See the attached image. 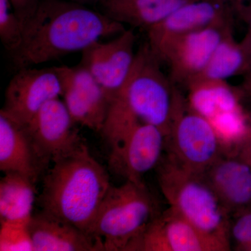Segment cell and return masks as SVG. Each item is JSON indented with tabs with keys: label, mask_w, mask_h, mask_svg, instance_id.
Segmentation results:
<instances>
[{
	"label": "cell",
	"mask_w": 251,
	"mask_h": 251,
	"mask_svg": "<svg viewBox=\"0 0 251 251\" xmlns=\"http://www.w3.org/2000/svg\"><path fill=\"white\" fill-rule=\"evenodd\" d=\"M125 30L121 23L78 3L41 1L21 44L11 52L13 62L19 69L31 68L82 52L101 38Z\"/></svg>",
	"instance_id": "cell-1"
},
{
	"label": "cell",
	"mask_w": 251,
	"mask_h": 251,
	"mask_svg": "<svg viewBox=\"0 0 251 251\" xmlns=\"http://www.w3.org/2000/svg\"><path fill=\"white\" fill-rule=\"evenodd\" d=\"M110 186L108 173L83 143L52 163L44 176L38 203L41 211L88 235Z\"/></svg>",
	"instance_id": "cell-2"
},
{
	"label": "cell",
	"mask_w": 251,
	"mask_h": 251,
	"mask_svg": "<svg viewBox=\"0 0 251 251\" xmlns=\"http://www.w3.org/2000/svg\"><path fill=\"white\" fill-rule=\"evenodd\" d=\"M148 45L136 52L125 85L110 103L102 135L110 146L138 124L158 127L166 135L171 128L174 84L162 72Z\"/></svg>",
	"instance_id": "cell-3"
},
{
	"label": "cell",
	"mask_w": 251,
	"mask_h": 251,
	"mask_svg": "<svg viewBox=\"0 0 251 251\" xmlns=\"http://www.w3.org/2000/svg\"><path fill=\"white\" fill-rule=\"evenodd\" d=\"M156 168L159 187L170 207L230 251L232 216L204 174L184 168L167 154Z\"/></svg>",
	"instance_id": "cell-4"
},
{
	"label": "cell",
	"mask_w": 251,
	"mask_h": 251,
	"mask_svg": "<svg viewBox=\"0 0 251 251\" xmlns=\"http://www.w3.org/2000/svg\"><path fill=\"white\" fill-rule=\"evenodd\" d=\"M145 183L110 186L89 229L99 251H126L158 214Z\"/></svg>",
	"instance_id": "cell-5"
},
{
	"label": "cell",
	"mask_w": 251,
	"mask_h": 251,
	"mask_svg": "<svg viewBox=\"0 0 251 251\" xmlns=\"http://www.w3.org/2000/svg\"><path fill=\"white\" fill-rule=\"evenodd\" d=\"M165 151L181 166L200 173H204L224 153L210 122L190 108L175 85Z\"/></svg>",
	"instance_id": "cell-6"
},
{
	"label": "cell",
	"mask_w": 251,
	"mask_h": 251,
	"mask_svg": "<svg viewBox=\"0 0 251 251\" xmlns=\"http://www.w3.org/2000/svg\"><path fill=\"white\" fill-rule=\"evenodd\" d=\"M190 108L210 122L219 137L223 153L237 155L250 130L240 103V89L224 80H193L186 86Z\"/></svg>",
	"instance_id": "cell-7"
},
{
	"label": "cell",
	"mask_w": 251,
	"mask_h": 251,
	"mask_svg": "<svg viewBox=\"0 0 251 251\" xmlns=\"http://www.w3.org/2000/svg\"><path fill=\"white\" fill-rule=\"evenodd\" d=\"M171 207L160 212L126 251H228Z\"/></svg>",
	"instance_id": "cell-8"
},
{
	"label": "cell",
	"mask_w": 251,
	"mask_h": 251,
	"mask_svg": "<svg viewBox=\"0 0 251 251\" xmlns=\"http://www.w3.org/2000/svg\"><path fill=\"white\" fill-rule=\"evenodd\" d=\"M75 125L65 103L58 97L47 102L25 126L36 154L45 168L83 143Z\"/></svg>",
	"instance_id": "cell-9"
},
{
	"label": "cell",
	"mask_w": 251,
	"mask_h": 251,
	"mask_svg": "<svg viewBox=\"0 0 251 251\" xmlns=\"http://www.w3.org/2000/svg\"><path fill=\"white\" fill-rule=\"evenodd\" d=\"M166 150V135L155 126L138 124L111 146L109 166L126 181L144 183V175L156 168Z\"/></svg>",
	"instance_id": "cell-10"
},
{
	"label": "cell",
	"mask_w": 251,
	"mask_h": 251,
	"mask_svg": "<svg viewBox=\"0 0 251 251\" xmlns=\"http://www.w3.org/2000/svg\"><path fill=\"white\" fill-rule=\"evenodd\" d=\"M230 31L232 21H227L188 33L173 41L158 59L169 65L173 84L186 86L198 77L220 42Z\"/></svg>",
	"instance_id": "cell-11"
},
{
	"label": "cell",
	"mask_w": 251,
	"mask_h": 251,
	"mask_svg": "<svg viewBox=\"0 0 251 251\" xmlns=\"http://www.w3.org/2000/svg\"><path fill=\"white\" fill-rule=\"evenodd\" d=\"M232 5L222 0H193L147 30L148 46L157 58L173 41L188 33L232 21Z\"/></svg>",
	"instance_id": "cell-12"
},
{
	"label": "cell",
	"mask_w": 251,
	"mask_h": 251,
	"mask_svg": "<svg viewBox=\"0 0 251 251\" xmlns=\"http://www.w3.org/2000/svg\"><path fill=\"white\" fill-rule=\"evenodd\" d=\"M60 96L62 84L55 67L19 69L8 85L1 110L25 126L47 102Z\"/></svg>",
	"instance_id": "cell-13"
},
{
	"label": "cell",
	"mask_w": 251,
	"mask_h": 251,
	"mask_svg": "<svg viewBox=\"0 0 251 251\" xmlns=\"http://www.w3.org/2000/svg\"><path fill=\"white\" fill-rule=\"evenodd\" d=\"M55 68L62 84L63 101L74 121L101 132L110 105L103 87L83 66Z\"/></svg>",
	"instance_id": "cell-14"
},
{
	"label": "cell",
	"mask_w": 251,
	"mask_h": 251,
	"mask_svg": "<svg viewBox=\"0 0 251 251\" xmlns=\"http://www.w3.org/2000/svg\"><path fill=\"white\" fill-rule=\"evenodd\" d=\"M135 36L131 29L109 41L94 43L82 51L81 65L92 74L106 92L110 103L129 75L134 62Z\"/></svg>",
	"instance_id": "cell-15"
},
{
	"label": "cell",
	"mask_w": 251,
	"mask_h": 251,
	"mask_svg": "<svg viewBox=\"0 0 251 251\" xmlns=\"http://www.w3.org/2000/svg\"><path fill=\"white\" fill-rule=\"evenodd\" d=\"M229 215L251 204V166L238 156L223 153L204 173Z\"/></svg>",
	"instance_id": "cell-16"
},
{
	"label": "cell",
	"mask_w": 251,
	"mask_h": 251,
	"mask_svg": "<svg viewBox=\"0 0 251 251\" xmlns=\"http://www.w3.org/2000/svg\"><path fill=\"white\" fill-rule=\"evenodd\" d=\"M24 126L0 111V171L14 172L36 183L45 170Z\"/></svg>",
	"instance_id": "cell-17"
},
{
	"label": "cell",
	"mask_w": 251,
	"mask_h": 251,
	"mask_svg": "<svg viewBox=\"0 0 251 251\" xmlns=\"http://www.w3.org/2000/svg\"><path fill=\"white\" fill-rule=\"evenodd\" d=\"M34 251H97V244L80 229L41 211L28 224Z\"/></svg>",
	"instance_id": "cell-18"
},
{
	"label": "cell",
	"mask_w": 251,
	"mask_h": 251,
	"mask_svg": "<svg viewBox=\"0 0 251 251\" xmlns=\"http://www.w3.org/2000/svg\"><path fill=\"white\" fill-rule=\"evenodd\" d=\"M193 0H99L104 15L121 24L148 30Z\"/></svg>",
	"instance_id": "cell-19"
},
{
	"label": "cell",
	"mask_w": 251,
	"mask_h": 251,
	"mask_svg": "<svg viewBox=\"0 0 251 251\" xmlns=\"http://www.w3.org/2000/svg\"><path fill=\"white\" fill-rule=\"evenodd\" d=\"M35 183L27 176L10 172L0 180L1 221L29 222L35 201Z\"/></svg>",
	"instance_id": "cell-20"
},
{
	"label": "cell",
	"mask_w": 251,
	"mask_h": 251,
	"mask_svg": "<svg viewBox=\"0 0 251 251\" xmlns=\"http://www.w3.org/2000/svg\"><path fill=\"white\" fill-rule=\"evenodd\" d=\"M251 71V59L230 31L220 42L203 72L191 81H226Z\"/></svg>",
	"instance_id": "cell-21"
},
{
	"label": "cell",
	"mask_w": 251,
	"mask_h": 251,
	"mask_svg": "<svg viewBox=\"0 0 251 251\" xmlns=\"http://www.w3.org/2000/svg\"><path fill=\"white\" fill-rule=\"evenodd\" d=\"M23 34L24 27L11 1L0 0V39L3 45L10 52H14L21 44Z\"/></svg>",
	"instance_id": "cell-22"
},
{
	"label": "cell",
	"mask_w": 251,
	"mask_h": 251,
	"mask_svg": "<svg viewBox=\"0 0 251 251\" xmlns=\"http://www.w3.org/2000/svg\"><path fill=\"white\" fill-rule=\"evenodd\" d=\"M28 224L29 222L1 221L0 251H34Z\"/></svg>",
	"instance_id": "cell-23"
},
{
	"label": "cell",
	"mask_w": 251,
	"mask_h": 251,
	"mask_svg": "<svg viewBox=\"0 0 251 251\" xmlns=\"http://www.w3.org/2000/svg\"><path fill=\"white\" fill-rule=\"evenodd\" d=\"M230 245L235 251H251V211H245L231 220Z\"/></svg>",
	"instance_id": "cell-24"
},
{
	"label": "cell",
	"mask_w": 251,
	"mask_h": 251,
	"mask_svg": "<svg viewBox=\"0 0 251 251\" xmlns=\"http://www.w3.org/2000/svg\"><path fill=\"white\" fill-rule=\"evenodd\" d=\"M15 13L21 20L23 27H25L26 25L35 15L41 1L39 0H10Z\"/></svg>",
	"instance_id": "cell-25"
},
{
	"label": "cell",
	"mask_w": 251,
	"mask_h": 251,
	"mask_svg": "<svg viewBox=\"0 0 251 251\" xmlns=\"http://www.w3.org/2000/svg\"><path fill=\"white\" fill-rule=\"evenodd\" d=\"M237 12L247 24V33L242 41H240V44L249 58L251 59V3L237 10Z\"/></svg>",
	"instance_id": "cell-26"
},
{
	"label": "cell",
	"mask_w": 251,
	"mask_h": 251,
	"mask_svg": "<svg viewBox=\"0 0 251 251\" xmlns=\"http://www.w3.org/2000/svg\"><path fill=\"white\" fill-rule=\"evenodd\" d=\"M237 156L251 166V126L249 134L239 149Z\"/></svg>",
	"instance_id": "cell-27"
},
{
	"label": "cell",
	"mask_w": 251,
	"mask_h": 251,
	"mask_svg": "<svg viewBox=\"0 0 251 251\" xmlns=\"http://www.w3.org/2000/svg\"><path fill=\"white\" fill-rule=\"evenodd\" d=\"M222 1L232 5L235 11L251 3V0H222Z\"/></svg>",
	"instance_id": "cell-28"
},
{
	"label": "cell",
	"mask_w": 251,
	"mask_h": 251,
	"mask_svg": "<svg viewBox=\"0 0 251 251\" xmlns=\"http://www.w3.org/2000/svg\"><path fill=\"white\" fill-rule=\"evenodd\" d=\"M240 90L242 92V95L250 99L251 100V84L245 82H243L240 87Z\"/></svg>",
	"instance_id": "cell-29"
},
{
	"label": "cell",
	"mask_w": 251,
	"mask_h": 251,
	"mask_svg": "<svg viewBox=\"0 0 251 251\" xmlns=\"http://www.w3.org/2000/svg\"><path fill=\"white\" fill-rule=\"evenodd\" d=\"M75 2L78 3V4H82V3H89V2H98L99 0H74Z\"/></svg>",
	"instance_id": "cell-30"
},
{
	"label": "cell",
	"mask_w": 251,
	"mask_h": 251,
	"mask_svg": "<svg viewBox=\"0 0 251 251\" xmlns=\"http://www.w3.org/2000/svg\"><path fill=\"white\" fill-rule=\"evenodd\" d=\"M244 82L251 84V71L246 75L245 80H244Z\"/></svg>",
	"instance_id": "cell-31"
}]
</instances>
